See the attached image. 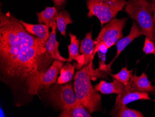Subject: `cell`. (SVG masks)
<instances>
[{"label": "cell", "mask_w": 155, "mask_h": 117, "mask_svg": "<svg viewBox=\"0 0 155 117\" xmlns=\"http://www.w3.org/2000/svg\"><path fill=\"white\" fill-rule=\"evenodd\" d=\"M154 41H155V38H154Z\"/></svg>", "instance_id": "26"}, {"label": "cell", "mask_w": 155, "mask_h": 117, "mask_svg": "<svg viewBox=\"0 0 155 117\" xmlns=\"http://www.w3.org/2000/svg\"><path fill=\"white\" fill-rule=\"evenodd\" d=\"M95 90L104 94H121L124 91L127 86L118 82L116 79L113 78L111 82H107L104 80H101L98 84L94 87Z\"/></svg>", "instance_id": "13"}, {"label": "cell", "mask_w": 155, "mask_h": 117, "mask_svg": "<svg viewBox=\"0 0 155 117\" xmlns=\"http://www.w3.org/2000/svg\"><path fill=\"white\" fill-rule=\"evenodd\" d=\"M55 20L58 30L62 35L66 36L67 26L73 22L69 13L66 10L59 12L56 15Z\"/></svg>", "instance_id": "18"}, {"label": "cell", "mask_w": 155, "mask_h": 117, "mask_svg": "<svg viewBox=\"0 0 155 117\" xmlns=\"http://www.w3.org/2000/svg\"><path fill=\"white\" fill-rule=\"evenodd\" d=\"M46 91L50 102L58 109L66 110L81 104L76 97L73 84H56L43 89Z\"/></svg>", "instance_id": "5"}, {"label": "cell", "mask_w": 155, "mask_h": 117, "mask_svg": "<svg viewBox=\"0 0 155 117\" xmlns=\"http://www.w3.org/2000/svg\"><path fill=\"white\" fill-rule=\"evenodd\" d=\"M151 7H152V11H153L154 22H155V0H152V2H151Z\"/></svg>", "instance_id": "24"}, {"label": "cell", "mask_w": 155, "mask_h": 117, "mask_svg": "<svg viewBox=\"0 0 155 117\" xmlns=\"http://www.w3.org/2000/svg\"><path fill=\"white\" fill-rule=\"evenodd\" d=\"M64 63L59 60H55L51 66L44 73L41 83V90L44 89L54 84L57 80V76Z\"/></svg>", "instance_id": "9"}, {"label": "cell", "mask_w": 155, "mask_h": 117, "mask_svg": "<svg viewBox=\"0 0 155 117\" xmlns=\"http://www.w3.org/2000/svg\"><path fill=\"white\" fill-rule=\"evenodd\" d=\"M56 27L57 24H56L51 28L52 31L50 33V36L45 44L46 49L53 59L62 62H67L68 59L62 57L59 51V42L56 40Z\"/></svg>", "instance_id": "14"}, {"label": "cell", "mask_w": 155, "mask_h": 117, "mask_svg": "<svg viewBox=\"0 0 155 117\" xmlns=\"http://www.w3.org/2000/svg\"><path fill=\"white\" fill-rule=\"evenodd\" d=\"M127 86L132 91L148 93L155 91V85H151L145 72H143L140 76H137L135 73L131 76Z\"/></svg>", "instance_id": "8"}, {"label": "cell", "mask_w": 155, "mask_h": 117, "mask_svg": "<svg viewBox=\"0 0 155 117\" xmlns=\"http://www.w3.org/2000/svg\"><path fill=\"white\" fill-rule=\"evenodd\" d=\"M151 94H152V95H154V96H155V92H153V93H151Z\"/></svg>", "instance_id": "25"}, {"label": "cell", "mask_w": 155, "mask_h": 117, "mask_svg": "<svg viewBox=\"0 0 155 117\" xmlns=\"http://www.w3.org/2000/svg\"><path fill=\"white\" fill-rule=\"evenodd\" d=\"M140 99L150 100V98L146 92L132 91L127 87L121 94L117 95L114 105H126L130 102Z\"/></svg>", "instance_id": "10"}, {"label": "cell", "mask_w": 155, "mask_h": 117, "mask_svg": "<svg viewBox=\"0 0 155 117\" xmlns=\"http://www.w3.org/2000/svg\"><path fill=\"white\" fill-rule=\"evenodd\" d=\"M59 117H91L88 111H87L81 104H79L69 109L63 110L59 115Z\"/></svg>", "instance_id": "19"}, {"label": "cell", "mask_w": 155, "mask_h": 117, "mask_svg": "<svg viewBox=\"0 0 155 117\" xmlns=\"http://www.w3.org/2000/svg\"><path fill=\"white\" fill-rule=\"evenodd\" d=\"M127 18L111 19L101 29L98 36L94 40V55L100 50L102 45L107 49L114 45L123 37V30L127 21Z\"/></svg>", "instance_id": "6"}, {"label": "cell", "mask_w": 155, "mask_h": 117, "mask_svg": "<svg viewBox=\"0 0 155 117\" xmlns=\"http://www.w3.org/2000/svg\"><path fill=\"white\" fill-rule=\"evenodd\" d=\"M74 65L70 63L66 64L60 70V76L57 79L58 84H65L72 80L74 77L75 69Z\"/></svg>", "instance_id": "20"}, {"label": "cell", "mask_w": 155, "mask_h": 117, "mask_svg": "<svg viewBox=\"0 0 155 117\" xmlns=\"http://www.w3.org/2000/svg\"><path fill=\"white\" fill-rule=\"evenodd\" d=\"M94 41L92 39V33L89 32L86 34L84 39L81 40L79 51L84 57L83 65L93 62L94 50Z\"/></svg>", "instance_id": "11"}, {"label": "cell", "mask_w": 155, "mask_h": 117, "mask_svg": "<svg viewBox=\"0 0 155 117\" xmlns=\"http://www.w3.org/2000/svg\"><path fill=\"white\" fill-rule=\"evenodd\" d=\"M69 36L71 40V43L68 46L69 56L68 58V61L70 62L72 60H76L77 62V63H74L75 68L77 70L82 69L83 67L84 57L83 55H80L79 53V45H80V40L77 39L75 35L72 33H69Z\"/></svg>", "instance_id": "12"}, {"label": "cell", "mask_w": 155, "mask_h": 117, "mask_svg": "<svg viewBox=\"0 0 155 117\" xmlns=\"http://www.w3.org/2000/svg\"><path fill=\"white\" fill-rule=\"evenodd\" d=\"M125 11L137 22L142 35L154 40L155 24L151 4L147 0H129Z\"/></svg>", "instance_id": "3"}, {"label": "cell", "mask_w": 155, "mask_h": 117, "mask_svg": "<svg viewBox=\"0 0 155 117\" xmlns=\"http://www.w3.org/2000/svg\"><path fill=\"white\" fill-rule=\"evenodd\" d=\"M143 51L145 54H152L155 56V41L149 37H145Z\"/></svg>", "instance_id": "22"}, {"label": "cell", "mask_w": 155, "mask_h": 117, "mask_svg": "<svg viewBox=\"0 0 155 117\" xmlns=\"http://www.w3.org/2000/svg\"><path fill=\"white\" fill-rule=\"evenodd\" d=\"M99 69H94L92 62L84 65L74 77V89L77 99L90 113L101 110V94L95 90L91 81L94 76L102 77Z\"/></svg>", "instance_id": "2"}, {"label": "cell", "mask_w": 155, "mask_h": 117, "mask_svg": "<svg viewBox=\"0 0 155 117\" xmlns=\"http://www.w3.org/2000/svg\"><path fill=\"white\" fill-rule=\"evenodd\" d=\"M20 22L28 33L33 35L36 36L38 38L44 40L45 42L49 38V27L46 24H29L21 20H20Z\"/></svg>", "instance_id": "15"}, {"label": "cell", "mask_w": 155, "mask_h": 117, "mask_svg": "<svg viewBox=\"0 0 155 117\" xmlns=\"http://www.w3.org/2000/svg\"><path fill=\"white\" fill-rule=\"evenodd\" d=\"M127 4L125 0H87V16L89 18L96 16L103 27L104 24L108 23L119 11L123 10Z\"/></svg>", "instance_id": "4"}, {"label": "cell", "mask_w": 155, "mask_h": 117, "mask_svg": "<svg viewBox=\"0 0 155 117\" xmlns=\"http://www.w3.org/2000/svg\"><path fill=\"white\" fill-rule=\"evenodd\" d=\"M110 115L117 117H143L144 115L137 110L129 108L126 105L115 106L112 109Z\"/></svg>", "instance_id": "17"}, {"label": "cell", "mask_w": 155, "mask_h": 117, "mask_svg": "<svg viewBox=\"0 0 155 117\" xmlns=\"http://www.w3.org/2000/svg\"><path fill=\"white\" fill-rule=\"evenodd\" d=\"M54 4L58 8H60L66 3V0H52Z\"/></svg>", "instance_id": "23"}, {"label": "cell", "mask_w": 155, "mask_h": 117, "mask_svg": "<svg viewBox=\"0 0 155 117\" xmlns=\"http://www.w3.org/2000/svg\"><path fill=\"white\" fill-rule=\"evenodd\" d=\"M44 40L26 30L18 19L0 25V79L12 90L16 106L32 101L53 64Z\"/></svg>", "instance_id": "1"}, {"label": "cell", "mask_w": 155, "mask_h": 117, "mask_svg": "<svg viewBox=\"0 0 155 117\" xmlns=\"http://www.w3.org/2000/svg\"><path fill=\"white\" fill-rule=\"evenodd\" d=\"M58 13L55 7H46L45 10L36 13L38 22L40 24H46L51 28L54 25L56 24L55 16Z\"/></svg>", "instance_id": "16"}, {"label": "cell", "mask_w": 155, "mask_h": 117, "mask_svg": "<svg viewBox=\"0 0 155 117\" xmlns=\"http://www.w3.org/2000/svg\"><path fill=\"white\" fill-rule=\"evenodd\" d=\"M133 70L129 71L127 69V66L122 68L121 70L115 74L109 73L110 75L112 78L116 79L118 82H120L123 84L127 85L128 84L130 78L132 76Z\"/></svg>", "instance_id": "21"}, {"label": "cell", "mask_w": 155, "mask_h": 117, "mask_svg": "<svg viewBox=\"0 0 155 117\" xmlns=\"http://www.w3.org/2000/svg\"><path fill=\"white\" fill-rule=\"evenodd\" d=\"M142 35L141 30L140 29L139 25L135 22H132V26L130 32L128 35L125 36L124 38L119 39L116 43L117 53L115 56L112 59V61L107 65H104V70L110 71V67L114 61L119 57V55L126 48L130 43L134 40L135 38L139 37Z\"/></svg>", "instance_id": "7"}]
</instances>
